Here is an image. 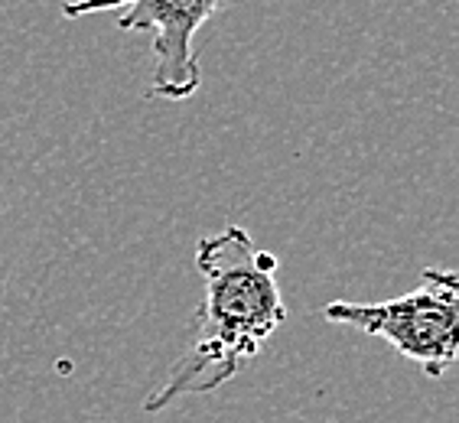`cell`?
I'll return each mask as SVG.
<instances>
[{
    "instance_id": "3957f363",
    "label": "cell",
    "mask_w": 459,
    "mask_h": 423,
    "mask_svg": "<svg viewBox=\"0 0 459 423\" xmlns=\"http://www.w3.org/2000/svg\"><path fill=\"white\" fill-rule=\"evenodd\" d=\"M229 0H65L62 13L69 20L89 13H111L117 30L153 36L151 98L186 101L203 85L195 56V36Z\"/></svg>"
},
{
    "instance_id": "6da1fadb",
    "label": "cell",
    "mask_w": 459,
    "mask_h": 423,
    "mask_svg": "<svg viewBox=\"0 0 459 423\" xmlns=\"http://www.w3.org/2000/svg\"><path fill=\"white\" fill-rule=\"evenodd\" d=\"M195 267L203 273L205 297L195 313L193 339L167 381L143 401L147 414L167 410L179 397L212 394L229 384L287 323L277 287L281 261L271 251H261L241 225L205 235L195 245Z\"/></svg>"
},
{
    "instance_id": "7a4b0ae2",
    "label": "cell",
    "mask_w": 459,
    "mask_h": 423,
    "mask_svg": "<svg viewBox=\"0 0 459 423\" xmlns=\"http://www.w3.org/2000/svg\"><path fill=\"white\" fill-rule=\"evenodd\" d=\"M336 326L362 329L424 368L427 378H443L459 352V277L450 267H424L420 287L381 303L336 300L323 309Z\"/></svg>"
}]
</instances>
